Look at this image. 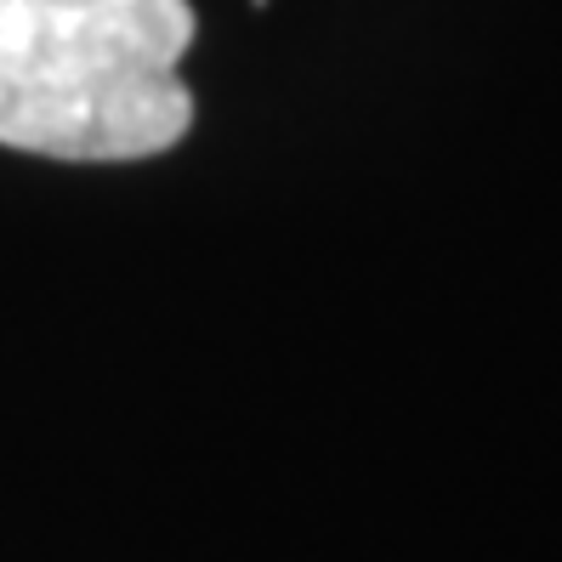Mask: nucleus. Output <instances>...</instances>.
I'll return each mask as SVG.
<instances>
[{
    "instance_id": "obj_1",
    "label": "nucleus",
    "mask_w": 562,
    "mask_h": 562,
    "mask_svg": "<svg viewBox=\"0 0 562 562\" xmlns=\"http://www.w3.org/2000/svg\"><path fill=\"white\" fill-rule=\"evenodd\" d=\"M188 0H0V143L52 159H148L188 137Z\"/></svg>"
}]
</instances>
